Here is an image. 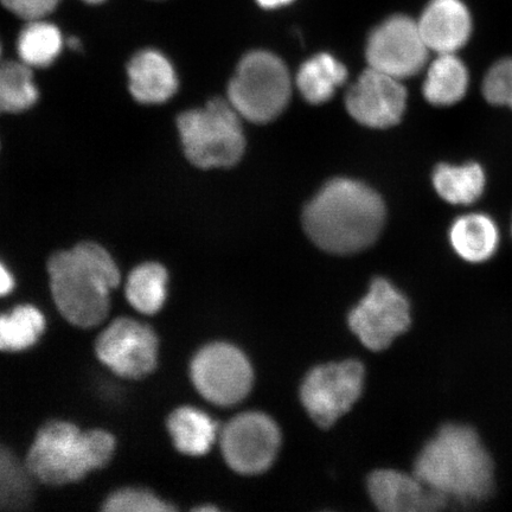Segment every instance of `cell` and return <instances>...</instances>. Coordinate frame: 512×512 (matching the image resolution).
I'll return each instance as SVG.
<instances>
[{"instance_id": "1", "label": "cell", "mask_w": 512, "mask_h": 512, "mask_svg": "<svg viewBox=\"0 0 512 512\" xmlns=\"http://www.w3.org/2000/svg\"><path fill=\"white\" fill-rule=\"evenodd\" d=\"M386 219L381 197L366 184L334 179L306 207L307 235L326 252L362 251L379 238Z\"/></svg>"}, {"instance_id": "2", "label": "cell", "mask_w": 512, "mask_h": 512, "mask_svg": "<svg viewBox=\"0 0 512 512\" xmlns=\"http://www.w3.org/2000/svg\"><path fill=\"white\" fill-rule=\"evenodd\" d=\"M494 462L473 428L446 425L420 452L414 475L447 499L471 504L494 490Z\"/></svg>"}, {"instance_id": "3", "label": "cell", "mask_w": 512, "mask_h": 512, "mask_svg": "<svg viewBox=\"0 0 512 512\" xmlns=\"http://www.w3.org/2000/svg\"><path fill=\"white\" fill-rule=\"evenodd\" d=\"M51 293L64 318L80 328H93L110 311V292L120 284V272L110 253L94 242L51 256Z\"/></svg>"}, {"instance_id": "4", "label": "cell", "mask_w": 512, "mask_h": 512, "mask_svg": "<svg viewBox=\"0 0 512 512\" xmlns=\"http://www.w3.org/2000/svg\"><path fill=\"white\" fill-rule=\"evenodd\" d=\"M114 448V438L107 432H81L68 422H50L38 432L27 467L31 476L43 483L68 484L104 467Z\"/></svg>"}, {"instance_id": "5", "label": "cell", "mask_w": 512, "mask_h": 512, "mask_svg": "<svg viewBox=\"0 0 512 512\" xmlns=\"http://www.w3.org/2000/svg\"><path fill=\"white\" fill-rule=\"evenodd\" d=\"M241 115L228 100L215 98L179 114L177 127L189 162L201 169L229 168L245 152Z\"/></svg>"}, {"instance_id": "6", "label": "cell", "mask_w": 512, "mask_h": 512, "mask_svg": "<svg viewBox=\"0 0 512 512\" xmlns=\"http://www.w3.org/2000/svg\"><path fill=\"white\" fill-rule=\"evenodd\" d=\"M291 88L290 73L278 56L252 51L243 57L230 80L228 101L242 118L266 124L283 113Z\"/></svg>"}, {"instance_id": "7", "label": "cell", "mask_w": 512, "mask_h": 512, "mask_svg": "<svg viewBox=\"0 0 512 512\" xmlns=\"http://www.w3.org/2000/svg\"><path fill=\"white\" fill-rule=\"evenodd\" d=\"M363 383L364 368L360 362L330 363L311 370L300 394L312 420L329 428L360 399Z\"/></svg>"}, {"instance_id": "8", "label": "cell", "mask_w": 512, "mask_h": 512, "mask_svg": "<svg viewBox=\"0 0 512 512\" xmlns=\"http://www.w3.org/2000/svg\"><path fill=\"white\" fill-rule=\"evenodd\" d=\"M198 393L219 406L236 405L251 392L253 370L245 355L233 345L210 344L191 364Z\"/></svg>"}, {"instance_id": "9", "label": "cell", "mask_w": 512, "mask_h": 512, "mask_svg": "<svg viewBox=\"0 0 512 512\" xmlns=\"http://www.w3.org/2000/svg\"><path fill=\"white\" fill-rule=\"evenodd\" d=\"M428 51L418 22L395 15L371 31L366 56L370 68L403 80L424 69Z\"/></svg>"}, {"instance_id": "10", "label": "cell", "mask_w": 512, "mask_h": 512, "mask_svg": "<svg viewBox=\"0 0 512 512\" xmlns=\"http://www.w3.org/2000/svg\"><path fill=\"white\" fill-rule=\"evenodd\" d=\"M349 325L368 349H387L411 325L408 300L389 281L376 279L367 296L350 312Z\"/></svg>"}, {"instance_id": "11", "label": "cell", "mask_w": 512, "mask_h": 512, "mask_svg": "<svg viewBox=\"0 0 512 512\" xmlns=\"http://www.w3.org/2000/svg\"><path fill=\"white\" fill-rule=\"evenodd\" d=\"M280 431L262 413L235 416L221 432V448L227 464L242 475H258L270 467L280 447Z\"/></svg>"}, {"instance_id": "12", "label": "cell", "mask_w": 512, "mask_h": 512, "mask_svg": "<svg viewBox=\"0 0 512 512\" xmlns=\"http://www.w3.org/2000/svg\"><path fill=\"white\" fill-rule=\"evenodd\" d=\"M96 354L115 374L140 379L157 366L158 339L150 326L120 318L102 332L96 342Z\"/></svg>"}, {"instance_id": "13", "label": "cell", "mask_w": 512, "mask_h": 512, "mask_svg": "<svg viewBox=\"0 0 512 512\" xmlns=\"http://www.w3.org/2000/svg\"><path fill=\"white\" fill-rule=\"evenodd\" d=\"M406 104L407 91L401 80L370 67L350 87L345 98L351 117L373 128L399 124Z\"/></svg>"}, {"instance_id": "14", "label": "cell", "mask_w": 512, "mask_h": 512, "mask_svg": "<svg viewBox=\"0 0 512 512\" xmlns=\"http://www.w3.org/2000/svg\"><path fill=\"white\" fill-rule=\"evenodd\" d=\"M369 494L376 507L386 512H433L443 510L448 499L422 480L406 473L380 470L371 473Z\"/></svg>"}, {"instance_id": "15", "label": "cell", "mask_w": 512, "mask_h": 512, "mask_svg": "<svg viewBox=\"0 0 512 512\" xmlns=\"http://www.w3.org/2000/svg\"><path fill=\"white\" fill-rule=\"evenodd\" d=\"M418 24L426 46L438 54L456 53L472 31L470 12L460 0H431Z\"/></svg>"}, {"instance_id": "16", "label": "cell", "mask_w": 512, "mask_h": 512, "mask_svg": "<svg viewBox=\"0 0 512 512\" xmlns=\"http://www.w3.org/2000/svg\"><path fill=\"white\" fill-rule=\"evenodd\" d=\"M127 76L128 89L140 104H164L178 89L174 66L156 49H144L134 55L128 63Z\"/></svg>"}, {"instance_id": "17", "label": "cell", "mask_w": 512, "mask_h": 512, "mask_svg": "<svg viewBox=\"0 0 512 512\" xmlns=\"http://www.w3.org/2000/svg\"><path fill=\"white\" fill-rule=\"evenodd\" d=\"M451 245L467 262L479 264L497 251L499 232L496 223L484 214H467L454 221L450 232Z\"/></svg>"}, {"instance_id": "18", "label": "cell", "mask_w": 512, "mask_h": 512, "mask_svg": "<svg viewBox=\"0 0 512 512\" xmlns=\"http://www.w3.org/2000/svg\"><path fill=\"white\" fill-rule=\"evenodd\" d=\"M469 88V72L454 54H439L428 68L424 96L434 106H451L462 100Z\"/></svg>"}, {"instance_id": "19", "label": "cell", "mask_w": 512, "mask_h": 512, "mask_svg": "<svg viewBox=\"0 0 512 512\" xmlns=\"http://www.w3.org/2000/svg\"><path fill=\"white\" fill-rule=\"evenodd\" d=\"M168 427L178 451L188 456L208 453L217 437L215 421L194 407L178 408L171 414Z\"/></svg>"}, {"instance_id": "20", "label": "cell", "mask_w": 512, "mask_h": 512, "mask_svg": "<svg viewBox=\"0 0 512 512\" xmlns=\"http://www.w3.org/2000/svg\"><path fill=\"white\" fill-rule=\"evenodd\" d=\"M347 78V68L334 56L319 54L299 69L297 86L306 101L319 105L330 100Z\"/></svg>"}, {"instance_id": "21", "label": "cell", "mask_w": 512, "mask_h": 512, "mask_svg": "<svg viewBox=\"0 0 512 512\" xmlns=\"http://www.w3.org/2000/svg\"><path fill=\"white\" fill-rule=\"evenodd\" d=\"M439 196L448 203L467 206L475 203L485 189V172L477 163L441 164L433 174Z\"/></svg>"}, {"instance_id": "22", "label": "cell", "mask_w": 512, "mask_h": 512, "mask_svg": "<svg viewBox=\"0 0 512 512\" xmlns=\"http://www.w3.org/2000/svg\"><path fill=\"white\" fill-rule=\"evenodd\" d=\"M63 36L56 25L38 19L31 21L21 31L17 41L19 59L28 67L47 68L60 56Z\"/></svg>"}, {"instance_id": "23", "label": "cell", "mask_w": 512, "mask_h": 512, "mask_svg": "<svg viewBox=\"0 0 512 512\" xmlns=\"http://www.w3.org/2000/svg\"><path fill=\"white\" fill-rule=\"evenodd\" d=\"M40 92L32 69L23 62L0 63V115L21 113L36 105Z\"/></svg>"}, {"instance_id": "24", "label": "cell", "mask_w": 512, "mask_h": 512, "mask_svg": "<svg viewBox=\"0 0 512 512\" xmlns=\"http://www.w3.org/2000/svg\"><path fill=\"white\" fill-rule=\"evenodd\" d=\"M168 273L162 265L147 262L134 268L128 275L126 296L128 302L145 315H155L164 305Z\"/></svg>"}, {"instance_id": "25", "label": "cell", "mask_w": 512, "mask_h": 512, "mask_svg": "<svg viewBox=\"0 0 512 512\" xmlns=\"http://www.w3.org/2000/svg\"><path fill=\"white\" fill-rule=\"evenodd\" d=\"M46 329V319L36 307L22 305L0 316V350L22 351L32 347Z\"/></svg>"}, {"instance_id": "26", "label": "cell", "mask_w": 512, "mask_h": 512, "mask_svg": "<svg viewBox=\"0 0 512 512\" xmlns=\"http://www.w3.org/2000/svg\"><path fill=\"white\" fill-rule=\"evenodd\" d=\"M31 473L9 450L0 447V510L21 509L31 497Z\"/></svg>"}, {"instance_id": "27", "label": "cell", "mask_w": 512, "mask_h": 512, "mask_svg": "<svg viewBox=\"0 0 512 512\" xmlns=\"http://www.w3.org/2000/svg\"><path fill=\"white\" fill-rule=\"evenodd\" d=\"M104 510L115 512H165L175 509L149 491L124 489L115 492L107 499Z\"/></svg>"}, {"instance_id": "28", "label": "cell", "mask_w": 512, "mask_h": 512, "mask_svg": "<svg viewBox=\"0 0 512 512\" xmlns=\"http://www.w3.org/2000/svg\"><path fill=\"white\" fill-rule=\"evenodd\" d=\"M482 92L489 104L508 106L512 94V59L499 60L488 70Z\"/></svg>"}, {"instance_id": "29", "label": "cell", "mask_w": 512, "mask_h": 512, "mask_svg": "<svg viewBox=\"0 0 512 512\" xmlns=\"http://www.w3.org/2000/svg\"><path fill=\"white\" fill-rule=\"evenodd\" d=\"M2 3L12 14L31 22L50 15L60 0H2Z\"/></svg>"}, {"instance_id": "30", "label": "cell", "mask_w": 512, "mask_h": 512, "mask_svg": "<svg viewBox=\"0 0 512 512\" xmlns=\"http://www.w3.org/2000/svg\"><path fill=\"white\" fill-rule=\"evenodd\" d=\"M15 286L14 278L6 267L0 262V297L6 296Z\"/></svg>"}, {"instance_id": "31", "label": "cell", "mask_w": 512, "mask_h": 512, "mask_svg": "<svg viewBox=\"0 0 512 512\" xmlns=\"http://www.w3.org/2000/svg\"><path fill=\"white\" fill-rule=\"evenodd\" d=\"M294 0H256L262 9L275 10L290 5Z\"/></svg>"}, {"instance_id": "32", "label": "cell", "mask_w": 512, "mask_h": 512, "mask_svg": "<svg viewBox=\"0 0 512 512\" xmlns=\"http://www.w3.org/2000/svg\"><path fill=\"white\" fill-rule=\"evenodd\" d=\"M68 46L69 48H72L74 50H78L81 48V43L80 41L78 40V38H75V37H72L70 38V40L68 41Z\"/></svg>"}, {"instance_id": "33", "label": "cell", "mask_w": 512, "mask_h": 512, "mask_svg": "<svg viewBox=\"0 0 512 512\" xmlns=\"http://www.w3.org/2000/svg\"><path fill=\"white\" fill-rule=\"evenodd\" d=\"M83 2H86L89 4H99V3L105 2V0H83Z\"/></svg>"}, {"instance_id": "34", "label": "cell", "mask_w": 512, "mask_h": 512, "mask_svg": "<svg viewBox=\"0 0 512 512\" xmlns=\"http://www.w3.org/2000/svg\"><path fill=\"white\" fill-rule=\"evenodd\" d=\"M197 510L198 511H214L216 509L215 508H211V507H206V508H198Z\"/></svg>"}, {"instance_id": "35", "label": "cell", "mask_w": 512, "mask_h": 512, "mask_svg": "<svg viewBox=\"0 0 512 512\" xmlns=\"http://www.w3.org/2000/svg\"><path fill=\"white\" fill-rule=\"evenodd\" d=\"M508 107H510L512 110V94H511L509 102H508Z\"/></svg>"}, {"instance_id": "36", "label": "cell", "mask_w": 512, "mask_h": 512, "mask_svg": "<svg viewBox=\"0 0 512 512\" xmlns=\"http://www.w3.org/2000/svg\"><path fill=\"white\" fill-rule=\"evenodd\" d=\"M0 55H2V47H0Z\"/></svg>"}]
</instances>
